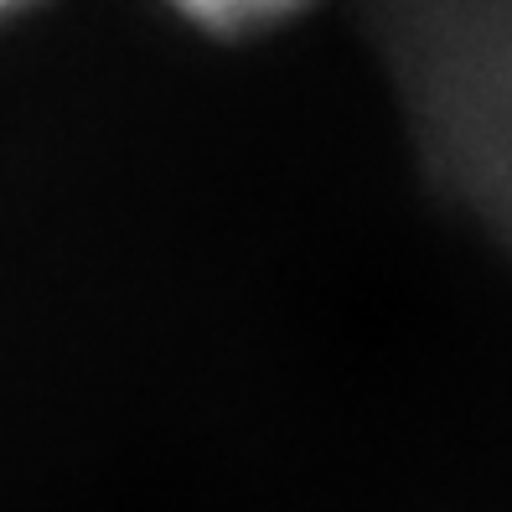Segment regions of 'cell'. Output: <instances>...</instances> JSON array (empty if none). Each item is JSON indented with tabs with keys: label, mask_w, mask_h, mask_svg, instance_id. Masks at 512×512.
<instances>
[{
	"label": "cell",
	"mask_w": 512,
	"mask_h": 512,
	"mask_svg": "<svg viewBox=\"0 0 512 512\" xmlns=\"http://www.w3.org/2000/svg\"><path fill=\"white\" fill-rule=\"evenodd\" d=\"M166 6L176 16H187L197 26H207V32H259V26H275L285 16H295L306 0H166Z\"/></svg>",
	"instance_id": "1"
},
{
	"label": "cell",
	"mask_w": 512,
	"mask_h": 512,
	"mask_svg": "<svg viewBox=\"0 0 512 512\" xmlns=\"http://www.w3.org/2000/svg\"><path fill=\"white\" fill-rule=\"evenodd\" d=\"M26 0H0V16H11V11H21Z\"/></svg>",
	"instance_id": "2"
}]
</instances>
